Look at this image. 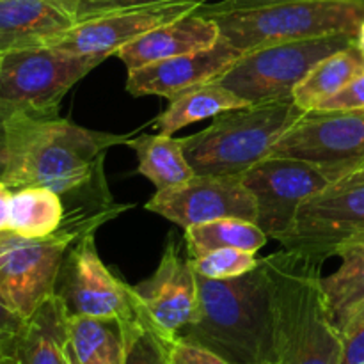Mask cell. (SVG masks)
<instances>
[{
    "mask_svg": "<svg viewBox=\"0 0 364 364\" xmlns=\"http://www.w3.org/2000/svg\"><path fill=\"white\" fill-rule=\"evenodd\" d=\"M2 359H4V352L0 350V363H2Z\"/></svg>",
    "mask_w": 364,
    "mask_h": 364,
    "instance_id": "ab89813d",
    "label": "cell"
},
{
    "mask_svg": "<svg viewBox=\"0 0 364 364\" xmlns=\"http://www.w3.org/2000/svg\"><path fill=\"white\" fill-rule=\"evenodd\" d=\"M220 39L217 21L198 11L146 32L116 53L130 70L210 48Z\"/></svg>",
    "mask_w": 364,
    "mask_h": 364,
    "instance_id": "ac0fdd59",
    "label": "cell"
},
{
    "mask_svg": "<svg viewBox=\"0 0 364 364\" xmlns=\"http://www.w3.org/2000/svg\"><path fill=\"white\" fill-rule=\"evenodd\" d=\"M245 105H251V103L235 95L219 80L205 82L169 100L167 109L156 117V130L159 134L173 135L188 124L210 119L226 110L240 109Z\"/></svg>",
    "mask_w": 364,
    "mask_h": 364,
    "instance_id": "7402d4cb",
    "label": "cell"
},
{
    "mask_svg": "<svg viewBox=\"0 0 364 364\" xmlns=\"http://www.w3.org/2000/svg\"><path fill=\"white\" fill-rule=\"evenodd\" d=\"M0 63H2V53H0Z\"/></svg>",
    "mask_w": 364,
    "mask_h": 364,
    "instance_id": "60d3db41",
    "label": "cell"
},
{
    "mask_svg": "<svg viewBox=\"0 0 364 364\" xmlns=\"http://www.w3.org/2000/svg\"><path fill=\"white\" fill-rule=\"evenodd\" d=\"M55 295L70 316L117 318L124 323H139L146 316L134 287L114 276L100 258L95 233L84 235L68 249Z\"/></svg>",
    "mask_w": 364,
    "mask_h": 364,
    "instance_id": "ba28073f",
    "label": "cell"
},
{
    "mask_svg": "<svg viewBox=\"0 0 364 364\" xmlns=\"http://www.w3.org/2000/svg\"><path fill=\"white\" fill-rule=\"evenodd\" d=\"M203 14L212 16L219 25L220 38L244 53L263 46L331 34L358 36L364 21V4L338 0H287Z\"/></svg>",
    "mask_w": 364,
    "mask_h": 364,
    "instance_id": "5b68a950",
    "label": "cell"
},
{
    "mask_svg": "<svg viewBox=\"0 0 364 364\" xmlns=\"http://www.w3.org/2000/svg\"><path fill=\"white\" fill-rule=\"evenodd\" d=\"M167 355L171 364H231L224 358L217 355L215 352L201 347V345L191 343V341L173 338V340H164Z\"/></svg>",
    "mask_w": 364,
    "mask_h": 364,
    "instance_id": "f1b7e54d",
    "label": "cell"
},
{
    "mask_svg": "<svg viewBox=\"0 0 364 364\" xmlns=\"http://www.w3.org/2000/svg\"><path fill=\"white\" fill-rule=\"evenodd\" d=\"M146 210L183 230L228 217L256 223L258 217L255 196L240 176H194L183 185L156 191Z\"/></svg>",
    "mask_w": 364,
    "mask_h": 364,
    "instance_id": "5bb4252c",
    "label": "cell"
},
{
    "mask_svg": "<svg viewBox=\"0 0 364 364\" xmlns=\"http://www.w3.org/2000/svg\"><path fill=\"white\" fill-rule=\"evenodd\" d=\"M64 364H80V361H78V358L75 355L73 348H71L70 341L66 343V347H64Z\"/></svg>",
    "mask_w": 364,
    "mask_h": 364,
    "instance_id": "74e56055",
    "label": "cell"
},
{
    "mask_svg": "<svg viewBox=\"0 0 364 364\" xmlns=\"http://www.w3.org/2000/svg\"><path fill=\"white\" fill-rule=\"evenodd\" d=\"M68 320L70 313L63 299L53 294L28 316L0 364H64Z\"/></svg>",
    "mask_w": 364,
    "mask_h": 364,
    "instance_id": "ffe728a7",
    "label": "cell"
},
{
    "mask_svg": "<svg viewBox=\"0 0 364 364\" xmlns=\"http://www.w3.org/2000/svg\"><path fill=\"white\" fill-rule=\"evenodd\" d=\"M196 274L206 279H233L251 272L259 265L256 252L224 247L210 251L199 258H191Z\"/></svg>",
    "mask_w": 364,
    "mask_h": 364,
    "instance_id": "4316f807",
    "label": "cell"
},
{
    "mask_svg": "<svg viewBox=\"0 0 364 364\" xmlns=\"http://www.w3.org/2000/svg\"><path fill=\"white\" fill-rule=\"evenodd\" d=\"M354 34H331L244 52L217 80L247 103L290 100L306 75L326 57L355 43Z\"/></svg>",
    "mask_w": 364,
    "mask_h": 364,
    "instance_id": "52a82bcc",
    "label": "cell"
},
{
    "mask_svg": "<svg viewBox=\"0 0 364 364\" xmlns=\"http://www.w3.org/2000/svg\"><path fill=\"white\" fill-rule=\"evenodd\" d=\"M7 167L4 183L13 191L46 187L63 198V226L96 231L132 205H117L105 183L103 162L112 146L130 135L89 130L55 116L14 114L6 119Z\"/></svg>",
    "mask_w": 364,
    "mask_h": 364,
    "instance_id": "6da1fadb",
    "label": "cell"
},
{
    "mask_svg": "<svg viewBox=\"0 0 364 364\" xmlns=\"http://www.w3.org/2000/svg\"><path fill=\"white\" fill-rule=\"evenodd\" d=\"M348 174H364V156H363L361 160H358V162H355V164H352L350 167H347V169H345L343 173L338 174V176L334 178V180H338V178H341V176H348ZM333 181H331V183H333Z\"/></svg>",
    "mask_w": 364,
    "mask_h": 364,
    "instance_id": "8d00e7d4",
    "label": "cell"
},
{
    "mask_svg": "<svg viewBox=\"0 0 364 364\" xmlns=\"http://www.w3.org/2000/svg\"><path fill=\"white\" fill-rule=\"evenodd\" d=\"M340 364H364V327L343 340Z\"/></svg>",
    "mask_w": 364,
    "mask_h": 364,
    "instance_id": "836d02e7",
    "label": "cell"
},
{
    "mask_svg": "<svg viewBox=\"0 0 364 364\" xmlns=\"http://www.w3.org/2000/svg\"><path fill=\"white\" fill-rule=\"evenodd\" d=\"M66 217L63 198L52 188L23 187L13 191L9 231L23 238H46L60 230Z\"/></svg>",
    "mask_w": 364,
    "mask_h": 364,
    "instance_id": "d4e9b609",
    "label": "cell"
},
{
    "mask_svg": "<svg viewBox=\"0 0 364 364\" xmlns=\"http://www.w3.org/2000/svg\"><path fill=\"white\" fill-rule=\"evenodd\" d=\"M185 247L191 258H199L210 251L224 247L244 249L249 252H258L265 247L269 237L255 220L228 217V219L212 220V223L196 224L183 230Z\"/></svg>",
    "mask_w": 364,
    "mask_h": 364,
    "instance_id": "484cf974",
    "label": "cell"
},
{
    "mask_svg": "<svg viewBox=\"0 0 364 364\" xmlns=\"http://www.w3.org/2000/svg\"><path fill=\"white\" fill-rule=\"evenodd\" d=\"M304 114L291 98L226 110L205 130L181 139L185 156L196 176H242Z\"/></svg>",
    "mask_w": 364,
    "mask_h": 364,
    "instance_id": "277c9868",
    "label": "cell"
},
{
    "mask_svg": "<svg viewBox=\"0 0 364 364\" xmlns=\"http://www.w3.org/2000/svg\"><path fill=\"white\" fill-rule=\"evenodd\" d=\"M185 240L171 235L151 277L135 284L146 313V323L164 340L180 336L198 308V274L191 263Z\"/></svg>",
    "mask_w": 364,
    "mask_h": 364,
    "instance_id": "4fadbf2b",
    "label": "cell"
},
{
    "mask_svg": "<svg viewBox=\"0 0 364 364\" xmlns=\"http://www.w3.org/2000/svg\"><path fill=\"white\" fill-rule=\"evenodd\" d=\"M359 235H364V174H348L299 208L294 228L279 244L327 259Z\"/></svg>",
    "mask_w": 364,
    "mask_h": 364,
    "instance_id": "30bf717a",
    "label": "cell"
},
{
    "mask_svg": "<svg viewBox=\"0 0 364 364\" xmlns=\"http://www.w3.org/2000/svg\"><path fill=\"white\" fill-rule=\"evenodd\" d=\"M75 25L73 0H0V53L53 46Z\"/></svg>",
    "mask_w": 364,
    "mask_h": 364,
    "instance_id": "e0dca14e",
    "label": "cell"
},
{
    "mask_svg": "<svg viewBox=\"0 0 364 364\" xmlns=\"http://www.w3.org/2000/svg\"><path fill=\"white\" fill-rule=\"evenodd\" d=\"M25 323H27V318L0 297V350L4 354L9 350L14 340L25 329Z\"/></svg>",
    "mask_w": 364,
    "mask_h": 364,
    "instance_id": "1f68e13d",
    "label": "cell"
},
{
    "mask_svg": "<svg viewBox=\"0 0 364 364\" xmlns=\"http://www.w3.org/2000/svg\"><path fill=\"white\" fill-rule=\"evenodd\" d=\"M269 156L311 164L333 181L364 156V110L306 112L276 142Z\"/></svg>",
    "mask_w": 364,
    "mask_h": 364,
    "instance_id": "7c38bea8",
    "label": "cell"
},
{
    "mask_svg": "<svg viewBox=\"0 0 364 364\" xmlns=\"http://www.w3.org/2000/svg\"><path fill=\"white\" fill-rule=\"evenodd\" d=\"M73 2H75V4H77V0H73Z\"/></svg>",
    "mask_w": 364,
    "mask_h": 364,
    "instance_id": "b9f144b4",
    "label": "cell"
},
{
    "mask_svg": "<svg viewBox=\"0 0 364 364\" xmlns=\"http://www.w3.org/2000/svg\"><path fill=\"white\" fill-rule=\"evenodd\" d=\"M363 71L364 55L358 48V45L352 43L347 48L320 60L306 75L304 80L295 87L291 100L304 112H311L320 103L336 95L340 89H343L352 78H355Z\"/></svg>",
    "mask_w": 364,
    "mask_h": 364,
    "instance_id": "cb8c5ba5",
    "label": "cell"
},
{
    "mask_svg": "<svg viewBox=\"0 0 364 364\" xmlns=\"http://www.w3.org/2000/svg\"><path fill=\"white\" fill-rule=\"evenodd\" d=\"M78 235L60 228L46 238L0 233V297L28 318L55 294L57 277L68 249Z\"/></svg>",
    "mask_w": 364,
    "mask_h": 364,
    "instance_id": "9c48e42d",
    "label": "cell"
},
{
    "mask_svg": "<svg viewBox=\"0 0 364 364\" xmlns=\"http://www.w3.org/2000/svg\"><path fill=\"white\" fill-rule=\"evenodd\" d=\"M132 326L117 318L70 316L68 341L80 364H124Z\"/></svg>",
    "mask_w": 364,
    "mask_h": 364,
    "instance_id": "44dd1931",
    "label": "cell"
},
{
    "mask_svg": "<svg viewBox=\"0 0 364 364\" xmlns=\"http://www.w3.org/2000/svg\"><path fill=\"white\" fill-rule=\"evenodd\" d=\"M105 57L78 55L57 46L2 53L0 117L55 116L66 92Z\"/></svg>",
    "mask_w": 364,
    "mask_h": 364,
    "instance_id": "8992f818",
    "label": "cell"
},
{
    "mask_svg": "<svg viewBox=\"0 0 364 364\" xmlns=\"http://www.w3.org/2000/svg\"><path fill=\"white\" fill-rule=\"evenodd\" d=\"M240 178L255 196L256 224L276 242L290 233L299 208L331 185L316 166L284 156H267Z\"/></svg>",
    "mask_w": 364,
    "mask_h": 364,
    "instance_id": "8fae6325",
    "label": "cell"
},
{
    "mask_svg": "<svg viewBox=\"0 0 364 364\" xmlns=\"http://www.w3.org/2000/svg\"><path fill=\"white\" fill-rule=\"evenodd\" d=\"M7 167V139H6V119L0 117V180H4Z\"/></svg>",
    "mask_w": 364,
    "mask_h": 364,
    "instance_id": "d590c367",
    "label": "cell"
},
{
    "mask_svg": "<svg viewBox=\"0 0 364 364\" xmlns=\"http://www.w3.org/2000/svg\"><path fill=\"white\" fill-rule=\"evenodd\" d=\"M208 0H171L144 7L112 11L78 21L53 46L78 55H116L124 45L146 32L201 9Z\"/></svg>",
    "mask_w": 364,
    "mask_h": 364,
    "instance_id": "9a60e30c",
    "label": "cell"
},
{
    "mask_svg": "<svg viewBox=\"0 0 364 364\" xmlns=\"http://www.w3.org/2000/svg\"><path fill=\"white\" fill-rule=\"evenodd\" d=\"M178 338L231 364H277L272 299L262 259L233 279L198 276V308Z\"/></svg>",
    "mask_w": 364,
    "mask_h": 364,
    "instance_id": "7a4b0ae2",
    "label": "cell"
},
{
    "mask_svg": "<svg viewBox=\"0 0 364 364\" xmlns=\"http://www.w3.org/2000/svg\"><path fill=\"white\" fill-rule=\"evenodd\" d=\"M315 110L320 112H350V110H364V71L352 78L343 89L334 96L320 103Z\"/></svg>",
    "mask_w": 364,
    "mask_h": 364,
    "instance_id": "f546056e",
    "label": "cell"
},
{
    "mask_svg": "<svg viewBox=\"0 0 364 364\" xmlns=\"http://www.w3.org/2000/svg\"><path fill=\"white\" fill-rule=\"evenodd\" d=\"M240 55V50L220 38L210 48L130 70L127 77V91L132 96H162L173 100L187 89L217 80Z\"/></svg>",
    "mask_w": 364,
    "mask_h": 364,
    "instance_id": "2e32d148",
    "label": "cell"
},
{
    "mask_svg": "<svg viewBox=\"0 0 364 364\" xmlns=\"http://www.w3.org/2000/svg\"><path fill=\"white\" fill-rule=\"evenodd\" d=\"M124 364H171L162 338L146 323V316L130 327Z\"/></svg>",
    "mask_w": 364,
    "mask_h": 364,
    "instance_id": "83f0119b",
    "label": "cell"
},
{
    "mask_svg": "<svg viewBox=\"0 0 364 364\" xmlns=\"http://www.w3.org/2000/svg\"><path fill=\"white\" fill-rule=\"evenodd\" d=\"M127 146L137 155V173L148 178L156 191L178 187L196 176L181 139L164 134L139 135L128 139Z\"/></svg>",
    "mask_w": 364,
    "mask_h": 364,
    "instance_id": "603a6c76",
    "label": "cell"
},
{
    "mask_svg": "<svg viewBox=\"0 0 364 364\" xmlns=\"http://www.w3.org/2000/svg\"><path fill=\"white\" fill-rule=\"evenodd\" d=\"M287 2V0H219L217 4H205L201 7V13H220V11H233V9H245V7H258L267 6V4ZM338 2H359L364 4V0H338Z\"/></svg>",
    "mask_w": 364,
    "mask_h": 364,
    "instance_id": "d6a6232c",
    "label": "cell"
},
{
    "mask_svg": "<svg viewBox=\"0 0 364 364\" xmlns=\"http://www.w3.org/2000/svg\"><path fill=\"white\" fill-rule=\"evenodd\" d=\"M355 45H358V48L361 50V53L364 55V21H363L361 28H359V32H358V38H355Z\"/></svg>",
    "mask_w": 364,
    "mask_h": 364,
    "instance_id": "f35d334b",
    "label": "cell"
},
{
    "mask_svg": "<svg viewBox=\"0 0 364 364\" xmlns=\"http://www.w3.org/2000/svg\"><path fill=\"white\" fill-rule=\"evenodd\" d=\"M333 256L341 263L322 277V288L331 322L345 340L364 327V235L338 245Z\"/></svg>",
    "mask_w": 364,
    "mask_h": 364,
    "instance_id": "d6986e66",
    "label": "cell"
},
{
    "mask_svg": "<svg viewBox=\"0 0 364 364\" xmlns=\"http://www.w3.org/2000/svg\"><path fill=\"white\" fill-rule=\"evenodd\" d=\"M162 2H171V0H77V4H75V16H77L78 23V21L102 16V14L112 13V11L153 6V4Z\"/></svg>",
    "mask_w": 364,
    "mask_h": 364,
    "instance_id": "4dcf8cb0",
    "label": "cell"
},
{
    "mask_svg": "<svg viewBox=\"0 0 364 364\" xmlns=\"http://www.w3.org/2000/svg\"><path fill=\"white\" fill-rule=\"evenodd\" d=\"M326 259L283 249L262 258L272 299L277 364H340L343 338L331 322L322 288Z\"/></svg>",
    "mask_w": 364,
    "mask_h": 364,
    "instance_id": "3957f363",
    "label": "cell"
},
{
    "mask_svg": "<svg viewBox=\"0 0 364 364\" xmlns=\"http://www.w3.org/2000/svg\"><path fill=\"white\" fill-rule=\"evenodd\" d=\"M11 198H13V188L7 187V185L0 180V233H2V231H9Z\"/></svg>",
    "mask_w": 364,
    "mask_h": 364,
    "instance_id": "e575fe53",
    "label": "cell"
}]
</instances>
